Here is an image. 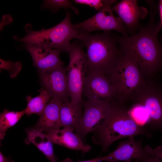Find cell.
Returning <instances> with one entry per match:
<instances>
[{"mask_svg": "<svg viewBox=\"0 0 162 162\" xmlns=\"http://www.w3.org/2000/svg\"><path fill=\"white\" fill-rule=\"evenodd\" d=\"M150 14L148 23L136 34L119 37L120 44L134 56L142 76L147 80L155 79L162 71V46L158 38L161 28L160 22H155L154 13Z\"/></svg>", "mask_w": 162, "mask_h": 162, "instance_id": "cell-1", "label": "cell"}, {"mask_svg": "<svg viewBox=\"0 0 162 162\" xmlns=\"http://www.w3.org/2000/svg\"><path fill=\"white\" fill-rule=\"evenodd\" d=\"M119 37L110 31L95 34L80 32L77 39L86 48L87 75L106 76L113 71L123 54Z\"/></svg>", "mask_w": 162, "mask_h": 162, "instance_id": "cell-2", "label": "cell"}, {"mask_svg": "<svg viewBox=\"0 0 162 162\" xmlns=\"http://www.w3.org/2000/svg\"><path fill=\"white\" fill-rule=\"evenodd\" d=\"M125 103L114 99L110 111L103 124L93 131V142L101 146L106 152L115 141L121 138L143 135L150 137L151 134L145 127L138 126L130 116Z\"/></svg>", "mask_w": 162, "mask_h": 162, "instance_id": "cell-3", "label": "cell"}, {"mask_svg": "<svg viewBox=\"0 0 162 162\" xmlns=\"http://www.w3.org/2000/svg\"><path fill=\"white\" fill-rule=\"evenodd\" d=\"M71 17L70 13L67 11L65 18L58 24L40 31L32 29L31 25L28 24L25 27L26 34L24 37L20 38L15 35L13 38L19 42L69 52L70 41L74 38L77 39L80 33L72 24Z\"/></svg>", "mask_w": 162, "mask_h": 162, "instance_id": "cell-4", "label": "cell"}, {"mask_svg": "<svg viewBox=\"0 0 162 162\" xmlns=\"http://www.w3.org/2000/svg\"><path fill=\"white\" fill-rule=\"evenodd\" d=\"M120 46L123 51L121 59L115 69L106 77L115 90L114 99L125 103L146 80L142 76L133 53Z\"/></svg>", "mask_w": 162, "mask_h": 162, "instance_id": "cell-5", "label": "cell"}, {"mask_svg": "<svg viewBox=\"0 0 162 162\" xmlns=\"http://www.w3.org/2000/svg\"><path fill=\"white\" fill-rule=\"evenodd\" d=\"M83 44L75 41L71 44L66 77L71 101L82 104L83 87L88 69Z\"/></svg>", "mask_w": 162, "mask_h": 162, "instance_id": "cell-6", "label": "cell"}, {"mask_svg": "<svg viewBox=\"0 0 162 162\" xmlns=\"http://www.w3.org/2000/svg\"><path fill=\"white\" fill-rule=\"evenodd\" d=\"M154 79L146 80L128 101L143 105L149 116V128L152 131L162 132V89L158 81Z\"/></svg>", "mask_w": 162, "mask_h": 162, "instance_id": "cell-7", "label": "cell"}, {"mask_svg": "<svg viewBox=\"0 0 162 162\" xmlns=\"http://www.w3.org/2000/svg\"><path fill=\"white\" fill-rule=\"evenodd\" d=\"M116 1L105 0L104 6L95 15L80 23L74 25L80 32L87 33L95 31H116L124 37L128 36L127 29L121 20L115 16L111 5Z\"/></svg>", "mask_w": 162, "mask_h": 162, "instance_id": "cell-8", "label": "cell"}, {"mask_svg": "<svg viewBox=\"0 0 162 162\" xmlns=\"http://www.w3.org/2000/svg\"><path fill=\"white\" fill-rule=\"evenodd\" d=\"M112 100L102 102L88 99L82 100L84 110L80 123L75 130L82 141L88 134L103 124L110 111Z\"/></svg>", "mask_w": 162, "mask_h": 162, "instance_id": "cell-9", "label": "cell"}, {"mask_svg": "<svg viewBox=\"0 0 162 162\" xmlns=\"http://www.w3.org/2000/svg\"><path fill=\"white\" fill-rule=\"evenodd\" d=\"M67 67L60 66L39 71L41 83L52 98L71 101L66 77Z\"/></svg>", "mask_w": 162, "mask_h": 162, "instance_id": "cell-10", "label": "cell"}, {"mask_svg": "<svg viewBox=\"0 0 162 162\" xmlns=\"http://www.w3.org/2000/svg\"><path fill=\"white\" fill-rule=\"evenodd\" d=\"M134 137H129L127 140L120 142L114 151L102 157V161L131 162L133 159L141 160L154 154L149 146L146 145L143 148L142 140H135Z\"/></svg>", "mask_w": 162, "mask_h": 162, "instance_id": "cell-11", "label": "cell"}, {"mask_svg": "<svg viewBox=\"0 0 162 162\" xmlns=\"http://www.w3.org/2000/svg\"><path fill=\"white\" fill-rule=\"evenodd\" d=\"M83 95L88 99L100 102L110 100L116 97L115 90L108 79L100 74L86 75Z\"/></svg>", "mask_w": 162, "mask_h": 162, "instance_id": "cell-12", "label": "cell"}, {"mask_svg": "<svg viewBox=\"0 0 162 162\" xmlns=\"http://www.w3.org/2000/svg\"><path fill=\"white\" fill-rule=\"evenodd\" d=\"M23 46L30 54L33 65L39 71L64 66V64L60 58L62 51L59 49L26 43H24Z\"/></svg>", "mask_w": 162, "mask_h": 162, "instance_id": "cell-13", "label": "cell"}, {"mask_svg": "<svg viewBox=\"0 0 162 162\" xmlns=\"http://www.w3.org/2000/svg\"><path fill=\"white\" fill-rule=\"evenodd\" d=\"M137 2L136 0H122L112 7V11L118 15L127 31L136 30L140 20L144 18L147 14V9L139 7Z\"/></svg>", "mask_w": 162, "mask_h": 162, "instance_id": "cell-14", "label": "cell"}, {"mask_svg": "<svg viewBox=\"0 0 162 162\" xmlns=\"http://www.w3.org/2000/svg\"><path fill=\"white\" fill-rule=\"evenodd\" d=\"M63 102L52 98L46 105L37 123L32 128L46 134L59 130L62 127L60 117V110Z\"/></svg>", "mask_w": 162, "mask_h": 162, "instance_id": "cell-15", "label": "cell"}, {"mask_svg": "<svg viewBox=\"0 0 162 162\" xmlns=\"http://www.w3.org/2000/svg\"><path fill=\"white\" fill-rule=\"evenodd\" d=\"M74 130L64 128L49 134H46L53 143L56 144L67 148L82 152L83 153L91 150L89 145L84 144L80 138Z\"/></svg>", "mask_w": 162, "mask_h": 162, "instance_id": "cell-16", "label": "cell"}, {"mask_svg": "<svg viewBox=\"0 0 162 162\" xmlns=\"http://www.w3.org/2000/svg\"><path fill=\"white\" fill-rule=\"evenodd\" d=\"M25 130L27 135L25 140L26 144H34L50 162H57L58 158L55 155L53 143L46 134L32 127L27 128Z\"/></svg>", "mask_w": 162, "mask_h": 162, "instance_id": "cell-17", "label": "cell"}, {"mask_svg": "<svg viewBox=\"0 0 162 162\" xmlns=\"http://www.w3.org/2000/svg\"><path fill=\"white\" fill-rule=\"evenodd\" d=\"M82 113V104L71 101L63 103L60 110L62 126L75 130L80 123Z\"/></svg>", "mask_w": 162, "mask_h": 162, "instance_id": "cell-18", "label": "cell"}, {"mask_svg": "<svg viewBox=\"0 0 162 162\" xmlns=\"http://www.w3.org/2000/svg\"><path fill=\"white\" fill-rule=\"evenodd\" d=\"M39 92V95L36 97L32 98L28 96L26 97L27 104L24 110L25 114L28 116L34 114L40 115L50 100L51 97L43 88H42Z\"/></svg>", "mask_w": 162, "mask_h": 162, "instance_id": "cell-19", "label": "cell"}, {"mask_svg": "<svg viewBox=\"0 0 162 162\" xmlns=\"http://www.w3.org/2000/svg\"><path fill=\"white\" fill-rule=\"evenodd\" d=\"M25 114L24 110L21 111H9L4 109L0 114V140L4 139L6 130L14 126Z\"/></svg>", "mask_w": 162, "mask_h": 162, "instance_id": "cell-20", "label": "cell"}, {"mask_svg": "<svg viewBox=\"0 0 162 162\" xmlns=\"http://www.w3.org/2000/svg\"><path fill=\"white\" fill-rule=\"evenodd\" d=\"M128 113L134 121L138 126L144 127L148 125L150 118L148 111L142 105L138 104H133L128 108Z\"/></svg>", "mask_w": 162, "mask_h": 162, "instance_id": "cell-21", "label": "cell"}, {"mask_svg": "<svg viewBox=\"0 0 162 162\" xmlns=\"http://www.w3.org/2000/svg\"><path fill=\"white\" fill-rule=\"evenodd\" d=\"M46 8L53 11H58L60 8L66 9H70L76 14H79L78 9L68 0H44L41 8Z\"/></svg>", "mask_w": 162, "mask_h": 162, "instance_id": "cell-22", "label": "cell"}, {"mask_svg": "<svg viewBox=\"0 0 162 162\" xmlns=\"http://www.w3.org/2000/svg\"><path fill=\"white\" fill-rule=\"evenodd\" d=\"M0 68L9 71L11 78L15 77L20 73L22 69V64L19 62H13L9 61H5L0 58Z\"/></svg>", "mask_w": 162, "mask_h": 162, "instance_id": "cell-23", "label": "cell"}, {"mask_svg": "<svg viewBox=\"0 0 162 162\" xmlns=\"http://www.w3.org/2000/svg\"><path fill=\"white\" fill-rule=\"evenodd\" d=\"M73 2L76 4L86 5L100 10L104 4L105 0H74Z\"/></svg>", "mask_w": 162, "mask_h": 162, "instance_id": "cell-24", "label": "cell"}, {"mask_svg": "<svg viewBox=\"0 0 162 162\" xmlns=\"http://www.w3.org/2000/svg\"><path fill=\"white\" fill-rule=\"evenodd\" d=\"M135 162H160V161L159 158L153 154L141 160H136Z\"/></svg>", "mask_w": 162, "mask_h": 162, "instance_id": "cell-25", "label": "cell"}, {"mask_svg": "<svg viewBox=\"0 0 162 162\" xmlns=\"http://www.w3.org/2000/svg\"><path fill=\"white\" fill-rule=\"evenodd\" d=\"M102 156H99L95 158L90 160L84 161H78L77 162H102ZM59 162H74L73 160L69 158H67Z\"/></svg>", "mask_w": 162, "mask_h": 162, "instance_id": "cell-26", "label": "cell"}, {"mask_svg": "<svg viewBox=\"0 0 162 162\" xmlns=\"http://www.w3.org/2000/svg\"><path fill=\"white\" fill-rule=\"evenodd\" d=\"M12 19L11 16L9 15H3L2 21L4 22L1 23L0 29H2L3 27L6 25L9 24L12 21Z\"/></svg>", "mask_w": 162, "mask_h": 162, "instance_id": "cell-27", "label": "cell"}, {"mask_svg": "<svg viewBox=\"0 0 162 162\" xmlns=\"http://www.w3.org/2000/svg\"><path fill=\"white\" fill-rule=\"evenodd\" d=\"M153 152L154 155L159 158L162 161V146L157 147L153 149Z\"/></svg>", "mask_w": 162, "mask_h": 162, "instance_id": "cell-28", "label": "cell"}, {"mask_svg": "<svg viewBox=\"0 0 162 162\" xmlns=\"http://www.w3.org/2000/svg\"><path fill=\"white\" fill-rule=\"evenodd\" d=\"M0 162H15L11 159V157L9 156L8 157H5L0 152Z\"/></svg>", "mask_w": 162, "mask_h": 162, "instance_id": "cell-29", "label": "cell"}, {"mask_svg": "<svg viewBox=\"0 0 162 162\" xmlns=\"http://www.w3.org/2000/svg\"><path fill=\"white\" fill-rule=\"evenodd\" d=\"M158 6L160 19V22L161 28H162V0L159 1Z\"/></svg>", "mask_w": 162, "mask_h": 162, "instance_id": "cell-30", "label": "cell"}, {"mask_svg": "<svg viewBox=\"0 0 162 162\" xmlns=\"http://www.w3.org/2000/svg\"><path fill=\"white\" fill-rule=\"evenodd\" d=\"M160 40H161V41H162V36H160Z\"/></svg>", "mask_w": 162, "mask_h": 162, "instance_id": "cell-31", "label": "cell"}, {"mask_svg": "<svg viewBox=\"0 0 162 162\" xmlns=\"http://www.w3.org/2000/svg\"><path fill=\"white\" fill-rule=\"evenodd\" d=\"M161 142L162 143V141H161Z\"/></svg>", "mask_w": 162, "mask_h": 162, "instance_id": "cell-32", "label": "cell"}]
</instances>
